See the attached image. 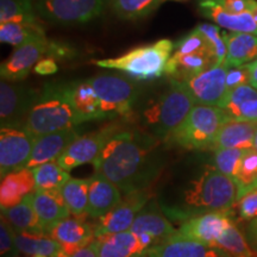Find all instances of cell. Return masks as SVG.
Returning a JSON list of instances; mask_svg holds the SVG:
<instances>
[{"mask_svg":"<svg viewBox=\"0 0 257 257\" xmlns=\"http://www.w3.org/2000/svg\"><path fill=\"white\" fill-rule=\"evenodd\" d=\"M248 149H217L214 150V168L223 174L236 178L240 162Z\"/></svg>","mask_w":257,"mask_h":257,"instance_id":"obj_38","label":"cell"},{"mask_svg":"<svg viewBox=\"0 0 257 257\" xmlns=\"http://www.w3.org/2000/svg\"><path fill=\"white\" fill-rule=\"evenodd\" d=\"M15 246L19 251L31 256L47 257H70L64 252L62 245L54 238L44 234L17 233L15 239Z\"/></svg>","mask_w":257,"mask_h":257,"instance_id":"obj_30","label":"cell"},{"mask_svg":"<svg viewBox=\"0 0 257 257\" xmlns=\"http://www.w3.org/2000/svg\"><path fill=\"white\" fill-rule=\"evenodd\" d=\"M246 240L253 251L257 252V218L250 223L246 231Z\"/></svg>","mask_w":257,"mask_h":257,"instance_id":"obj_49","label":"cell"},{"mask_svg":"<svg viewBox=\"0 0 257 257\" xmlns=\"http://www.w3.org/2000/svg\"><path fill=\"white\" fill-rule=\"evenodd\" d=\"M174 44L169 40H161L149 46L136 48L119 57L93 61L102 68L118 69L138 80L160 78L172 56Z\"/></svg>","mask_w":257,"mask_h":257,"instance_id":"obj_5","label":"cell"},{"mask_svg":"<svg viewBox=\"0 0 257 257\" xmlns=\"http://www.w3.org/2000/svg\"><path fill=\"white\" fill-rule=\"evenodd\" d=\"M36 191H61L70 175L56 161L43 163L32 168Z\"/></svg>","mask_w":257,"mask_h":257,"instance_id":"obj_33","label":"cell"},{"mask_svg":"<svg viewBox=\"0 0 257 257\" xmlns=\"http://www.w3.org/2000/svg\"><path fill=\"white\" fill-rule=\"evenodd\" d=\"M100 100L106 117L130 113L136 102V85L127 78L111 74H101L88 79Z\"/></svg>","mask_w":257,"mask_h":257,"instance_id":"obj_7","label":"cell"},{"mask_svg":"<svg viewBox=\"0 0 257 257\" xmlns=\"http://www.w3.org/2000/svg\"><path fill=\"white\" fill-rule=\"evenodd\" d=\"M253 99H257V88L250 83H244V85H240L227 92L219 107L223 108L224 111H230L232 108L238 107L244 102L253 100Z\"/></svg>","mask_w":257,"mask_h":257,"instance_id":"obj_40","label":"cell"},{"mask_svg":"<svg viewBox=\"0 0 257 257\" xmlns=\"http://www.w3.org/2000/svg\"><path fill=\"white\" fill-rule=\"evenodd\" d=\"M240 219L253 220L257 218V187L246 192L234 205Z\"/></svg>","mask_w":257,"mask_h":257,"instance_id":"obj_42","label":"cell"},{"mask_svg":"<svg viewBox=\"0 0 257 257\" xmlns=\"http://www.w3.org/2000/svg\"><path fill=\"white\" fill-rule=\"evenodd\" d=\"M34 207L44 233L70 214L61 191H35Z\"/></svg>","mask_w":257,"mask_h":257,"instance_id":"obj_22","label":"cell"},{"mask_svg":"<svg viewBox=\"0 0 257 257\" xmlns=\"http://www.w3.org/2000/svg\"><path fill=\"white\" fill-rule=\"evenodd\" d=\"M51 238L57 240L67 255L72 257L78 250L85 248L95 239L94 226L80 218H66L53 227Z\"/></svg>","mask_w":257,"mask_h":257,"instance_id":"obj_17","label":"cell"},{"mask_svg":"<svg viewBox=\"0 0 257 257\" xmlns=\"http://www.w3.org/2000/svg\"><path fill=\"white\" fill-rule=\"evenodd\" d=\"M149 199V189H140L124 194V198L113 210L98 219V223L94 225L95 238L130 230L137 214L146 207Z\"/></svg>","mask_w":257,"mask_h":257,"instance_id":"obj_10","label":"cell"},{"mask_svg":"<svg viewBox=\"0 0 257 257\" xmlns=\"http://www.w3.org/2000/svg\"><path fill=\"white\" fill-rule=\"evenodd\" d=\"M230 119L218 106L197 104L167 142L186 149H211L220 127Z\"/></svg>","mask_w":257,"mask_h":257,"instance_id":"obj_4","label":"cell"},{"mask_svg":"<svg viewBox=\"0 0 257 257\" xmlns=\"http://www.w3.org/2000/svg\"><path fill=\"white\" fill-rule=\"evenodd\" d=\"M50 43L47 40L34 41L16 47L14 53L2 63V79L17 82L27 78L36 63L48 54Z\"/></svg>","mask_w":257,"mask_h":257,"instance_id":"obj_15","label":"cell"},{"mask_svg":"<svg viewBox=\"0 0 257 257\" xmlns=\"http://www.w3.org/2000/svg\"><path fill=\"white\" fill-rule=\"evenodd\" d=\"M117 133L118 128L111 125L95 133L78 137L57 157L56 162L67 172L79 166L94 163L104 149L105 144Z\"/></svg>","mask_w":257,"mask_h":257,"instance_id":"obj_12","label":"cell"},{"mask_svg":"<svg viewBox=\"0 0 257 257\" xmlns=\"http://www.w3.org/2000/svg\"><path fill=\"white\" fill-rule=\"evenodd\" d=\"M250 14L252 15L253 19H255V22L257 23V0H256V3H255V5H253L252 10H251V11H250Z\"/></svg>","mask_w":257,"mask_h":257,"instance_id":"obj_51","label":"cell"},{"mask_svg":"<svg viewBox=\"0 0 257 257\" xmlns=\"http://www.w3.org/2000/svg\"><path fill=\"white\" fill-rule=\"evenodd\" d=\"M147 257H231L217 246L192 240L176 232L149 249Z\"/></svg>","mask_w":257,"mask_h":257,"instance_id":"obj_16","label":"cell"},{"mask_svg":"<svg viewBox=\"0 0 257 257\" xmlns=\"http://www.w3.org/2000/svg\"><path fill=\"white\" fill-rule=\"evenodd\" d=\"M227 54L225 63L229 67H238L257 60V36L244 32L225 34Z\"/></svg>","mask_w":257,"mask_h":257,"instance_id":"obj_29","label":"cell"},{"mask_svg":"<svg viewBox=\"0 0 257 257\" xmlns=\"http://www.w3.org/2000/svg\"><path fill=\"white\" fill-rule=\"evenodd\" d=\"M234 181L238 187V200L246 192L257 187V152L253 148L246 150L243 156Z\"/></svg>","mask_w":257,"mask_h":257,"instance_id":"obj_36","label":"cell"},{"mask_svg":"<svg viewBox=\"0 0 257 257\" xmlns=\"http://www.w3.org/2000/svg\"><path fill=\"white\" fill-rule=\"evenodd\" d=\"M256 131L257 121L230 118L220 127L211 149H252Z\"/></svg>","mask_w":257,"mask_h":257,"instance_id":"obj_23","label":"cell"},{"mask_svg":"<svg viewBox=\"0 0 257 257\" xmlns=\"http://www.w3.org/2000/svg\"><path fill=\"white\" fill-rule=\"evenodd\" d=\"M195 105L197 102L184 83L172 80L168 91L146 112L147 124L157 137L167 140L184 123Z\"/></svg>","mask_w":257,"mask_h":257,"instance_id":"obj_6","label":"cell"},{"mask_svg":"<svg viewBox=\"0 0 257 257\" xmlns=\"http://www.w3.org/2000/svg\"><path fill=\"white\" fill-rule=\"evenodd\" d=\"M34 193L14 207L2 208V216L14 227L16 233L44 234L34 207Z\"/></svg>","mask_w":257,"mask_h":257,"instance_id":"obj_27","label":"cell"},{"mask_svg":"<svg viewBox=\"0 0 257 257\" xmlns=\"http://www.w3.org/2000/svg\"><path fill=\"white\" fill-rule=\"evenodd\" d=\"M88 216L94 219L104 217L121 201V192L117 185L101 174L88 179Z\"/></svg>","mask_w":257,"mask_h":257,"instance_id":"obj_18","label":"cell"},{"mask_svg":"<svg viewBox=\"0 0 257 257\" xmlns=\"http://www.w3.org/2000/svg\"><path fill=\"white\" fill-rule=\"evenodd\" d=\"M227 69L229 66L225 62L216 64L212 68L185 80L182 83L197 104L219 107L227 94Z\"/></svg>","mask_w":257,"mask_h":257,"instance_id":"obj_13","label":"cell"},{"mask_svg":"<svg viewBox=\"0 0 257 257\" xmlns=\"http://www.w3.org/2000/svg\"><path fill=\"white\" fill-rule=\"evenodd\" d=\"M6 22L41 24L31 0H0V23Z\"/></svg>","mask_w":257,"mask_h":257,"instance_id":"obj_35","label":"cell"},{"mask_svg":"<svg viewBox=\"0 0 257 257\" xmlns=\"http://www.w3.org/2000/svg\"><path fill=\"white\" fill-rule=\"evenodd\" d=\"M78 137V133L74 127L36 137L34 150L25 168L32 169L50 161H56L64 149Z\"/></svg>","mask_w":257,"mask_h":257,"instance_id":"obj_19","label":"cell"},{"mask_svg":"<svg viewBox=\"0 0 257 257\" xmlns=\"http://www.w3.org/2000/svg\"><path fill=\"white\" fill-rule=\"evenodd\" d=\"M16 234L17 233H16L14 227L2 216V220H0V250H2V255H5L14 248Z\"/></svg>","mask_w":257,"mask_h":257,"instance_id":"obj_46","label":"cell"},{"mask_svg":"<svg viewBox=\"0 0 257 257\" xmlns=\"http://www.w3.org/2000/svg\"><path fill=\"white\" fill-rule=\"evenodd\" d=\"M200 8L204 15L216 22L219 27L233 32H244V34H251L257 36V23L250 12H244L239 15L227 14L212 0H201Z\"/></svg>","mask_w":257,"mask_h":257,"instance_id":"obj_28","label":"cell"},{"mask_svg":"<svg viewBox=\"0 0 257 257\" xmlns=\"http://www.w3.org/2000/svg\"><path fill=\"white\" fill-rule=\"evenodd\" d=\"M225 112L231 119L257 121V99L244 102L238 107Z\"/></svg>","mask_w":257,"mask_h":257,"instance_id":"obj_44","label":"cell"},{"mask_svg":"<svg viewBox=\"0 0 257 257\" xmlns=\"http://www.w3.org/2000/svg\"><path fill=\"white\" fill-rule=\"evenodd\" d=\"M244 83H250V69L249 64H243L238 67H229L226 75L227 92L238 87Z\"/></svg>","mask_w":257,"mask_h":257,"instance_id":"obj_43","label":"cell"},{"mask_svg":"<svg viewBox=\"0 0 257 257\" xmlns=\"http://www.w3.org/2000/svg\"><path fill=\"white\" fill-rule=\"evenodd\" d=\"M32 257H47V256H40V255H37V256H32Z\"/></svg>","mask_w":257,"mask_h":257,"instance_id":"obj_54","label":"cell"},{"mask_svg":"<svg viewBox=\"0 0 257 257\" xmlns=\"http://www.w3.org/2000/svg\"><path fill=\"white\" fill-rule=\"evenodd\" d=\"M66 92L70 104L85 121L106 118L100 100L88 80L66 85Z\"/></svg>","mask_w":257,"mask_h":257,"instance_id":"obj_26","label":"cell"},{"mask_svg":"<svg viewBox=\"0 0 257 257\" xmlns=\"http://www.w3.org/2000/svg\"><path fill=\"white\" fill-rule=\"evenodd\" d=\"M88 180L70 178L61 189L70 213L75 218L88 214Z\"/></svg>","mask_w":257,"mask_h":257,"instance_id":"obj_32","label":"cell"},{"mask_svg":"<svg viewBox=\"0 0 257 257\" xmlns=\"http://www.w3.org/2000/svg\"><path fill=\"white\" fill-rule=\"evenodd\" d=\"M154 153L155 143L150 137L117 133L93 163L94 172L117 185L124 194L149 189L160 169Z\"/></svg>","mask_w":257,"mask_h":257,"instance_id":"obj_1","label":"cell"},{"mask_svg":"<svg viewBox=\"0 0 257 257\" xmlns=\"http://www.w3.org/2000/svg\"><path fill=\"white\" fill-rule=\"evenodd\" d=\"M0 40L3 43L19 47L34 41L47 40L42 24L25 22H6L0 24Z\"/></svg>","mask_w":257,"mask_h":257,"instance_id":"obj_31","label":"cell"},{"mask_svg":"<svg viewBox=\"0 0 257 257\" xmlns=\"http://www.w3.org/2000/svg\"><path fill=\"white\" fill-rule=\"evenodd\" d=\"M198 29L210 40L212 46H213L218 59V64L224 63L227 54V44L225 32L224 34H220L219 28L212 24H200Z\"/></svg>","mask_w":257,"mask_h":257,"instance_id":"obj_41","label":"cell"},{"mask_svg":"<svg viewBox=\"0 0 257 257\" xmlns=\"http://www.w3.org/2000/svg\"><path fill=\"white\" fill-rule=\"evenodd\" d=\"M162 0H110L113 11L123 19H137L149 15Z\"/></svg>","mask_w":257,"mask_h":257,"instance_id":"obj_37","label":"cell"},{"mask_svg":"<svg viewBox=\"0 0 257 257\" xmlns=\"http://www.w3.org/2000/svg\"><path fill=\"white\" fill-rule=\"evenodd\" d=\"M232 220V210L227 212H206L189 217L182 221L176 230V234L213 245Z\"/></svg>","mask_w":257,"mask_h":257,"instance_id":"obj_14","label":"cell"},{"mask_svg":"<svg viewBox=\"0 0 257 257\" xmlns=\"http://www.w3.org/2000/svg\"><path fill=\"white\" fill-rule=\"evenodd\" d=\"M83 121L81 115L70 104L66 85H51L46 86L44 91L40 93L29 112L24 128L38 137L74 127Z\"/></svg>","mask_w":257,"mask_h":257,"instance_id":"obj_3","label":"cell"},{"mask_svg":"<svg viewBox=\"0 0 257 257\" xmlns=\"http://www.w3.org/2000/svg\"><path fill=\"white\" fill-rule=\"evenodd\" d=\"M57 70V64L55 62V59L53 57H43L41 59L35 66V72L40 75H49V74H54Z\"/></svg>","mask_w":257,"mask_h":257,"instance_id":"obj_47","label":"cell"},{"mask_svg":"<svg viewBox=\"0 0 257 257\" xmlns=\"http://www.w3.org/2000/svg\"><path fill=\"white\" fill-rule=\"evenodd\" d=\"M36 191L32 169L23 168L10 173L3 178L0 185V205L2 208H10L23 201L25 197Z\"/></svg>","mask_w":257,"mask_h":257,"instance_id":"obj_24","label":"cell"},{"mask_svg":"<svg viewBox=\"0 0 257 257\" xmlns=\"http://www.w3.org/2000/svg\"><path fill=\"white\" fill-rule=\"evenodd\" d=\"M40 93L25 86L3 80L0 83L2 127L24 128L25 121Z\"/></svg>","mask_w":257,"mask_h":257,"instance_id":"obj_9","label":"cell"},{"mask_svg":"<svg viewBox=\"0 0 257 257\" xmlns=\"http://www.w3.org/2000/svg\"><path fill=\"white\" fill-rule=\"evenodd\" d=\"M218 64L217 55L212 51L170 56L166 66V74L176 81H185Z\"/></svg>","mask_w":257,"mask_h":257,"instance_id":"obj_21","label":"cell"},{"mask_svg":"<svg viewBox=\"0 0 257 257\" xmlns=\"http://www.w3.org/2000/svg\"><path fill=\"white\" fill-rule=\"evenodd\" d=\"M108 4L110 0H38L36 10L51 22L74 24L92 21Z\"/></svg>","mask_w":257,"mask_h":257,"instance_id":"obj_8","label":"cell"},{"mask_svg":"<svg viewBox=\"0 0 257 257\" xmlns=\"http://www.w3.org/2000/svg\"><path fill=\"white\" fill-rule=\"evenodd\" d=\"M237 200L238 187L234 179L216 168H207L186 187L181 204L166 210V213L173 219L184 221L189 217L206 212L231 211Z\"/></svg>","mask_w":257,"mask_h":257,"instance_id":"obj_2","label":"cell"},{"mask_svg":"<svg viewBox=\"0 0 257 257\" xmlns=\"http://www.w3.org/2000/svg\"><path fill=\"white\" fill-rule=\"evenodd\" d=\"M98 257H147L149 248L131 230L96 238Z\"/></svg>","mask_w":257,"mask_h":257,"instance_id":"obj_20","label":"cell"},{"mask_svg":"<svg viewBox=\"0 0 257 257\" xmlns=\"http://www.w3.org/2000/svg\"><path fill=\"white\" fill-rule=\"evenodd\" d=\"M213 246L224 250L231 257H257V252L251 249L248 240L238 230L233 220L216 240Z\"/></svg>","mask_w":257,"mask_h":257,"instance_id":"obj_34","label":"cell"},{"mask_svg":"<svg viewBox=\"0 0 257 257\" xmlns=\"http://www.w3.org/2000/svg\"><path fill=\"white\" fill-rule=\"evenodd\" d=\"M249 69H250V85H252L253 87L257 88V60L253 62L249 63Z\"/></svg>","mask_w":257,"mask_h":257,"instance_id":"obj_50","label":"cell"},{"mask_svg":"<svg viewBox=\"0 0 257 257\" xmlns=\"http://www.w3.org/2000/svg\"><path fill=\"white\" fill-rule=\"evenodd\" d=\"M36 137L25 128L2 127L0 131V175L23 169L34 150Z\"/></svg>","mask_w":257,"mask_h":257,"instance_id":"obj_11","label":"cell"},{"mask_svg":"<svg viewBox=\"0 0 257 257\" xmlns=\"http://www.w3.org/2000/svg\"><path fill=\"white\" fill-rule=\"evenodd\" d=\"M130 230L137 236L146 237L152 240L154 246L176 232L172 223L160 211L153 208H143L137 214Z\"/></svg>","mask_w":257,"mask_h":257,"instance_id":"obj_25","label":"cell"},{"mask_svg":"<svg viewBox=\"0 0 257 257\" xmlns=\"http://www.w3.org/2000/svg\"><path fill=\"white\" fill-rule=\"evenodd\" d=\"M253 149H255L257 152V131L255 134V138H253Z\"/></svg>","mask_w":257,"mask_h":257,"instance_id":"obj_52","label":"cell"},{"mask_svg":"<svg viewBox=\"0 0 257 257\" xmlns=\"http://www.w3.org/2000/svg\"><path fill=\"white\" fill-rule=\"evenodd\" d=\"M176 55H186V54H194V53H202V51H212L216 54L214 48L212 46L210 40L205 36L202 32L195 28L191 34L187 35L185 38L174 46Z\"/></svg>","mask_w":257,"mask_h":257,"instance_id":"obj_39","label":"cell"},{"mask_svg":"<svg viewBox=\"0 0 257 257\" xmlns=\"http://www.w3.org/2000/svg\"><path fill=\"white\" fill-rule=\"evenodd\" d=\"M72 257H98V243L96 238L85 248L80 249Z\"/></svg>","mask_w":257,"mask_h":257,"instance_id":"obj_48","label":"cell"},{"mask_svg":"<svg viewBox=\"0 0 257 257\" xmlns=\"http://www.w3.org/2000/svg\"><path fill=\"white\" fill-rule=\"evenodd\" d=\"M174 2H186V0H174Z\"/></svg>","mask_w":257,"mask_h":257,"instance_id":"obj_53","label":"cell"},{"mask_svg":"<svg viewBox=\"0 0 257 257\" xmlns=\"http://www.w3.org/2000/svg\"><path fill=\"white\" fill-rule=\"evenodd\" d=\"M212 2L220 6L227 14L239 15L251 11L256 0H212Z\"/></svg>","mask_w":257,"mask_h":257,"instance_id":"obj_45","label":"cell"}]
</instances>
